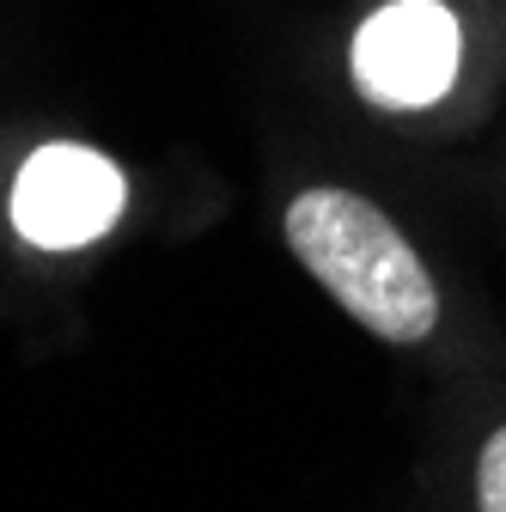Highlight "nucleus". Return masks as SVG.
I'll return each instance as SVG.
<instances>
[{
	"instance_id": "20e7f679",
	"label": "nucleus",
	"mask_w": 506,
	"mask_h": 512,
	"mask_svg": "<svg viewBox=\"0 0 506 512\" xmlns=\"http://www.w3.org/2000/svg\"><path fill=\"white\" fill-rule=\"evenodd\" d=\"M476 512H506V427L488 433L476 458Z\"/></svg>"
},
{
	"instance_id": "f03ea898",
	"label": "nucleus",
	"mask_w": 506,
	"mask_h": 512,
	"mask_svg": "<svg viewBox=\"0 0 506 512\" xmlns=\"http://www.w3.org/2000/svg\"><path fill=\"white\" fill-rule=\"evenodd\" d=\"M458 74V19L439 0H391L354 37V86L378 110H421Z\"/></svg>"
},
{
	"instance_id": "7ed1b4c3",
	"label": "nucleus",
	"mask_w": 506,
	"mask_h": 512,
	"mask_svg": "<svg viewBox=\"0 0 506 512\" xmlns=\"http://www.w3.org/2000/svg\"><path fill=\"white\" fill-rule=\"evenodd\" d=\"M129 202L122 171L92 147H43L13 183V226L43 250H80L104 238Z\"/></svg>"
},
{
	"instance_id": "f257e3e1",
	"label": "nucleus",
	"mask_w": 506,
	"mask_h": 512,
	"mask_svg": "<svg viewBox=\"0 0 506 512\" xmlns=\"http://www.w3.org/2000/svg\"><path fill=\"white\" fill-rule=\"evenodd\" d=\"M287 250L318 275V287L366 324L378 342H427L439 324V287L427 275V263L415 256V244L378 214L354 189H305L293 196L287 220Z\"/></svg>"
}]
</instances>
